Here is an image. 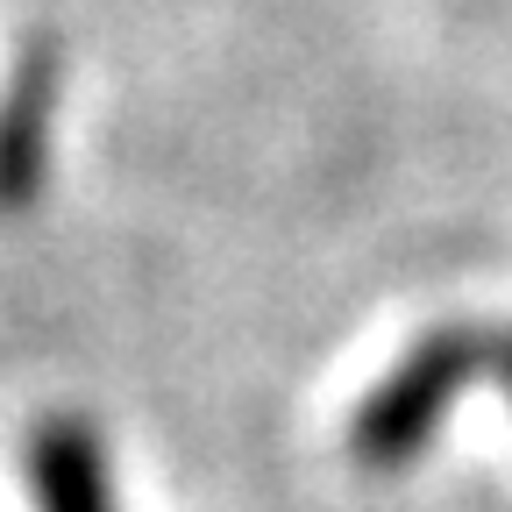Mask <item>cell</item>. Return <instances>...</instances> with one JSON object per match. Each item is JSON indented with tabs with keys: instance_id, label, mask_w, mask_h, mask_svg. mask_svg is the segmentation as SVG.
Here are the masks:
<instances>
[{
	"instance_id": "6da1fadb",
	"label": "cell",
	"mask_w": 512,
	"mask_h": 512,
	"mask_svg": "<svg viewBox=\"0 0 512 512\" xmlns=\"http://www.w3.org/2000/svg\"><path fill=\"white\" fill-rule=\"evenodd\" d=\"M491 356V335L484 328H427L392 370H384L356 420H349V456L356 470H377V477H392L406 463H420V448L434 441L441 413L456 406V392L484 370Z\"/></svg>"
},
{
	"instance_id": "7a4b0ae2",
	"label": "cell",
	"mask_w": 512,
	"mask_h": 512,
	"mask_svg": "<svg viewBox=\"0 0 512 512\" xmlns=\"http://www.w3.org/2000/svg\"><path fill=\"white\" fill-rule=\"evenodd\" d=\"M57 100H64V43L29 36L15 50V72L0 79V214H22L43 200Z\"/></svg>"
},
{
	"instance_id": "3957f363",
	"label": "cell",
	"mask_w": 512,
	"mask_h": 512,
	"mask_svg": "<svg viewBox=\"0 0 512 512\" xmlns=\"http://www.w3.org/2000/svg\"><path fill=\"white\" fill-rule=\"evenodd\" d=\"M29 498L36 512H121L107 448L79 413H50L29 427Z\"/></svg>"
},
{
	"instance_id": "277c9868",
	"label": "cell",
	"mask_w": 512,
	"mask_h": 512,
	"mask_svg": "<svg viewBox=\"0 0 512 512\" xmlns=\"http://www.w3.org/2000/svg\"><path fill=\"white\" fill-rule=\"evenodd\" d=\"M484 370H498L505 399H512V328H498V335H491V356H484Z\"/></svg>"
}]
</instances>
